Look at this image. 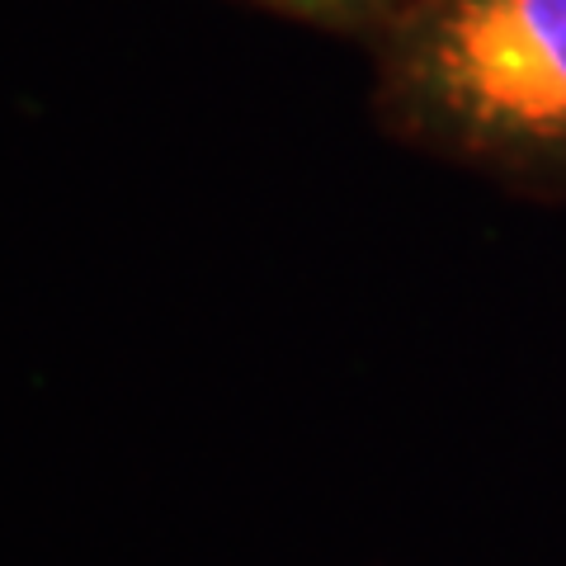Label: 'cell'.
Masks as SVG:
<instances>
[{
	"instance_id": "cell-1",
	"label": "cell",
	"mask_w": 566,
	"mask_h": 566,
	"mask_svg": "<svg viewBox=\"0 0 566 566\" xmlns=\"http://www.w3.org/2000/svg\"><path fill=\"white\" fill-rule=\"evenodd\" d=\"M364 52L392 142L566 203V0H406Z\"/></svg>"
},
{
	"instance_id": "cell-2",
	"label": "cell",
	"mask_w": 566,
	"mask_h": 566,
	"mask_svg": "<svg viewBox=\"0 0 566 566\" xmlns=\"http://www.w3.org/2000/svg\"><path fill=\"white\" fill-rule=\"evenodd\" d=\"M237 6L264 10L274 20L303 24L316 33H331V39H349L368 48L401 14L406 0H237Z\"/></svg>"
}]
</instances>
